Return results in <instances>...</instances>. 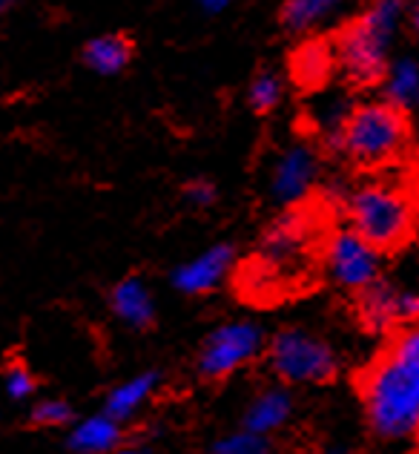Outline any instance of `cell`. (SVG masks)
<instances>
[{
	"instance_id": "3",
	"label": "cell",
	"mask_w": 419,
	"mask_h": 454,
	"mask_svg": "<svg viewBox=\"0 0 419 454\" xmlns=\"http://www.w3.org/2000/svg\"><path fill=\"white\" fill-rule=\"evenodd\" d=\"M345 213L351 231L379 254L397 250L414 233V199L397 182L376 178L345 193Z\"/></svg>"
},
{
	"instance_id": "7",
	"label": "cell",
	"mask_w": 419,
	"mask_h": 454,
	"mask_svg": "<svg viewBox=\"0 0 419 454\" xmlns=\"http://www.w3.org/2000/svg\"><path fill=\"white\" fill-rule=\"evenodd\" d=\"M325 270L333 285L342 291H365L368 285L382 279V254L370 247L351 227L337 231L325 245Z\"/></svg>"
},
{
	"instance_id": "28",
	"label": "cell",
	"mask_w": 419,
	"mask_h": 454,
	"mask_svg": "<svg viewBox=\"0 0 419 454\" xmlns=\"http://www.w3.org/2000/svg\"><path fill=\"white\" fill-rule=\"evenodd\" d=\"M12 6H15V0H0V18H4V15H9V12H12Z\"/></svg>"
},
{
	"instance_id": "23",
	"label": "cell",
	"mask_w": 419,
	"mask_h": 454,
	"mask_svg": "<svg viewBox=\"0 0 419 454\" xmlns=\"http://www.w3.org/2000/svg\"><path fill=\"white\" fill-rule=\"evenodd\" d=\"M35 388H38V382H35L32 372L29 368H23V365H12L6 377H4V391H6V397L9 400H15V403H23V400H29Z\"/></svg>"
},
{
	"instance_id": "22",
	"label": "cell",
	"mask_w": 419,
	"mask_h": 454,
	"mask_svg": "<svg viewBox=\"0 0 419 454\" xmlns=\"http://www.w3.org/2000/svg\"><path fill=\"white\" fill-rule=\"evenodd\" d=\"M32 423H38L43 428H66L75 423V411H72V405L66 400L58 397L38 400L32 409Z\"/></svg>"
},
{
	"instance_id": "21",
	"label": "cell",
	"mask_w": 419,
	"mask_h": 454,
	"mask_svg": "<svg viewBox=\"0 0 419 454\" xmlns=\"http://www.w3.org/2000/svg\"><path fill=\"white\" fill-rule=\"evenodd\" d=\"M330 67H333V55L325 50V46H305L302 52H299L296 58V73L302 81H310V83H316L322 81L328 73H330Z\"/></svg>"
},
{
	"instance_id": "9",
	"label": "cell",
	"mask_w": 419,
	"mask_h": 454,
	"mask_svg": "<svg viewBox=\"0 0 419 454\" xmlns=\"http://www.w3.org/2000/svg\"><path fill=\"white\" fill-rule=\"evenodd\" d=\"M236 265V250L233 245H213L207 247L205 254H198L193 259H187L184 265H178L173 270V288L178 294H187V296H205L210 291H215L219 285L230 277V270Z\"/></svg>"
},
{
	"instance_id": "24",
	"label": "cell",
	"mask_w": 419,
	"mask_h": 454,
	"mask_svg": "<svg viewBox=\"0 0 419 454\" xmlns=\"http://www.w3.org/2000/svg\"><path fill=\"white\" fill-rule=\"evenodd\" d=\"M215 196H219V190H215V184L207 182V178H196V182H190L184 187V199L193 207H198V210L213 207L215 205Z\"/></svg>"
},
{
	"instance_id": "18",
	"label": "cell",
	"mask_w": 419,
	"mask_h": 454,
	"mask_svg": "<svg viewBox=\"0 0 419 454\" xmlns=\"http://www.w3.org/2000/svg\"><path fill=\"white\" fill-rule=\"evenodd\" d=\"M339 6L342 0H287L282 9V23L291 32H307L330 18Z\"/></svg>"
},
{
	"instance_id": "2",
	"label": "cell",
	"mask_w": 419,
	"mask_h": 454,
	"mask_svg": "<svg viewBox=\"0 0 419 454\" xmlns=\"http://www.w3.org/2000/svg\"><path fill=\"white\" fill-rule=\"evenodd\" d=\"M408 0H374L342 35L337 61L356 87H374L391 61Z\"/></svg>"
},
{
	"instance_id": "8",
	"label": "cell",
	"mask_w": 419,
	"mask_h": 454,
	"mask_svg": "<svg viewBox=\"0 0 419 454\" xmlns=\"http://www.w3.org/2000/svg\"><path fill=\"white\" fill-rule=\"evenodd\" d=\"M319 173H322L319 153L310 145L284 147L270 167V178H268L270 199L282 207L299 205L316 187Z\"/></svg>"
},
{
	"instance_id": "20",
	"label": "cell",
	"mask_w": 419,
	"mask_h": 454,
	"mask_svg": "<svg viewBox=\"0 0 419 454\" xmlns=\"http://www.w3.org/2000/svg\"><path fill=\"white\" fill-rule=\"evenodd\" d=\"M215 454H273V443L265 434L238 428V432L221 437L219 443H215Z\"/></svg>"
},
{
	"instance_id": "19",
	"label": "cell",
	"mask_w": 419,
	"mask_h": 454,
	"mask_svg": "<svg viewBox=\"0 0 419 454\" xmlns=\"http://www.w3.org/2000/svg\"><path fill=\"white\" fill-rule=\"evenodd\" d=\"M284 83L276 73H259L247 87V101L256 113H273L282 104Z\"/></svg>"
},
{
	"instance_id": "15",
	"label": "cell",
	"mask_w": 419,
	"mask_h": 454,
	"mask_svg": "<svg viewBox=\"0 0 419 454\" xmlns=\"http://www.w3.org/2000/svg\"><path fill=\"white\" fill-rule=\"evenodd\" d=\"M356 314H359V322H362L370 333H385L393 325H400L397 285H391L385 279H376L374 285H368L365 291H359Z\"/></svg>"
},
{
	"instance_id": "1",
	"label": "cell",
	"mask_w": 419,
	"mask_h": 454,
	"mask_svg": "<svg viewBox=\"0 0 419 454\" xmlns=\"http://www.w3.org/2000/svg\"><path fill=\"white\" fill-rule=\"evenodd\" d=\"M370 432L388 443H400L419 428V331L408 328L391 342L385 356L362 382Z\"/></svg>"
},
{
	"instance_id": "26",
	"label": "cell",
	"mask_w": 419,
	"mask_h": 454,
	"mask_svg": "<svg viewBox=\"0 0 419 454\" xmlns=\"http://www.w3.org/2000/svg\"><path fill=\"white\" fill-rule=\"evenodd\" d=\"M198 9L205 12V15H219L227 6H230V0H196Z\"/></svg>"
},
{
	"instance_id": "25",
	"label": "cell",
	"mask_w": 419,
	"mask_h": 454,
	"mask_svg": "<svg viewBox=\"0 0 419 454\" xmlns=\"http://www.w3.org/2000/svg\"><path fill=\"white\" fill-rule=\"evenodd\" d=\"M419 314V296L414 288H397V317L400 322H414Z\"/></svg>"
},
{
	"instance_id": "5",
	"label": "cell",
	"mask_w": 419,
	"mask_h": 454,
	"mask_svg": "<svg viewBox=\"0 0 419 454\" xmlns=\"http://www.w3.org/2000/svg\"><path fill=\"white\" fill-rule=\"evenodd\" d=\"M268 365L287 386H322L339 374V354L319 333L284 328L268 342Z\"/></svg>"
},
{
	"instance_id": "4",
	"label": "cell",
	"mask_w": 419,
	"mask_h": 454,
	"mask_svg": "<svg viewBox=\"0 0 419 454\" xmlns=\"http://www.w3.org/2000/svg\"><path fill=\"white\" fill-rule=\"evenodd\" d=\"M408 115L385 101L359 104L348 113L339 133V153L359 167H385L408 150Z\"/></svg>"
},
{
	"instance_id": "17",
	"label": "cell",
	"mask_w": 419,
	"mask_h": 454,
	"mask_svg": "<svg viewBox=\"0 0 419 454\" xmlns=\"http://www.w3.org/2000/svg\"><path fill=\"white\" fill-rule=\"evenodd\" d=\"M305 245V227L296 216H287L282 222L273 224V231L265 236V242H261V256L273 265H291V262L299 256V250Z\"/></svg>"
},
{
	"instance_id": "27",
	"label": "cell",
	"mask_w": 419,
	"mask_h": 454,
	"mask_svg": "<svg viewBox=\"0 0 419 454\" xmlns=\"http://www.w3.org/2000/svg\"><path fill=\"white\" fill-rule=\"evenodd\" d=\"M106 454H150L147 449H141V446H118L113 451H106Z\"/></svg>"
},
{
	"instance_id": "11",
	"label": "cell",
	"mask_w": 419,
	"mask_h": 454,
	"mask_svg": "<svg viewBox=\"0 0 419 454\" xmlns=\"http://www.w3.org/2000/svg\"><path fill=\"white\" fill-rule=\"evenodd\" d=\"M113 314L124 322L127 328L144 331L155 322V296L150 285L141 277H127L113 288L110 294Z\"/></svg>"
},
{
	"instance_id": "10",
	"label": "cell",
	"mask_w": 419,
	"mask_h": 454,
	"mask_svg": "<svg viewBox=\"0 0 419 454\" xmlns=\"http://www.w3.org/2000/svg\"><path fill=\"white\" fill-rule=\"evenodd\" d=\"M293 409H296L293 394L287 391L284 386L261 388L244 409V428H247V432L270 437V434H276L279 428H284L287 423H291Z\"/></svg>"
},
{
	"instance_id": "16",
	"label": "cell",
	"mask_w": 419,
	"mask_h": 454,
	"mask_svg": "<svg viewBox=\"0 0 419 454\" xmlns=\"http://www.w3.org/2000/svg\"><path fill=\"white\" fill-rule=\"evenodd\" d=\"M133 61V43L124 35H98L83 46V64L98 75H118Z\"/></svg>"
},
{
	"instance_id": "6",
	"label": "cell",
	"mask_w": 419,
	"mask_h": 454,
	"mask_svg": "<svg viewBox=\"0 0 419 454\" xmlns=\"http://www.w3.org/2000/svg\"><path fill=\"white\" fill-rule=\"evenodd\" d=\"M265 351V331L253 319H233L213 328L198 351V374L205 380H224L242 372Z\"/></svg>"
},
{
	"instance_id": "13",
	"label": "cell",
	"mask_w": 419,
	"mask_h": 454,
	"mask_svg": "<svg viewBox=\"0 0 419 454\" xmlns=\"http://www.w3.org/2000/svg\"><path fill=\"white\" fill-rule=\"evenodd\" d=\"M161 386V374L159 372H144L124 380L121 386H115L104 400V414H110L113 420L118 423H127L133 417L141 414V409L152 400V394L159 391Z\"/></svg>"
},
{
	"instance_id": "12",
	"label": "cell",
	"mask_w": 419,
	"mask_h": 454,
	"mask_svg": "<svg viewBox=\"0 0 419 454\" xmlns=\"http://www.w3.org/2000/svg\"><path fill=\"white\" fill-rule=\"evenodd\" d=\"M121 440H124V426L101 411L72 423L66 434V446L72 454H106L121 446Z\"/></svg>"
},
{
	"instance_id": "14",
	"label": "cell",
	"mask_w": 419,
	"mask_h": 454,
	"mask_svg": "<svg viewBox=\"0 0 419 454\" xmlns=\"http://www.w3.org/2000/svg\"><path fill=\"white\" fill-rule=\"evenodd\" d=\"M382 95L388 106L408 115L419 104V61L414 55H400L388 61L382 73Z\"/></svg>"
},
{
	"instance_id": "29",
	"label": "cell",
	"mask_w": 419,
	"mask_h": 454,
	"mask_svg": "<svg viewBox=\"0 0 419 454\" xmlns=\"http://www.w3.org/2000/svg\"><path fill=\"white\" fill-rule=\"evenodd\" d=\"M322 454H348L345 449H328V451H322Z\"/></svg>"
}]
</instances>
